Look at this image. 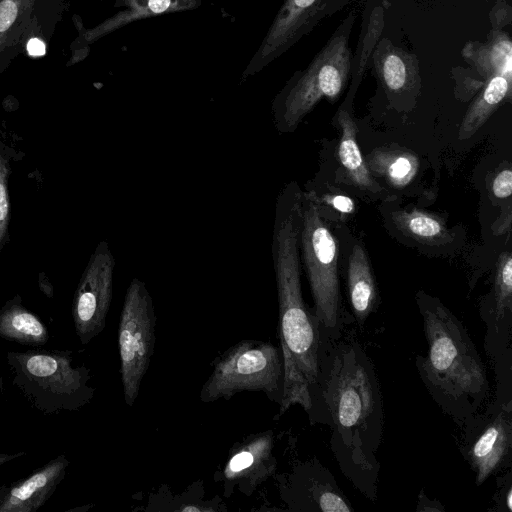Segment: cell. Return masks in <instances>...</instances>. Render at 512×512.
Returning <instances> with one entry per match:
<instances>
[{"label": "cell", "mask_w": 512, "mask_h": 512, "mask_svg": "<svg viewBox=\"0 0 512 512\" xmlns=\"http://www.w3.org/2000/svg\"><path fill=\"white\" fill-rule=\"evenodd\" d=\"M320 386L341 472L367 499L377 498L383 399L374 363L352 336L322 337Z\"/></svg>", "instance_id": "obj_1"}, {"label": "cell", "mask_w": 512, "mask_h": 512, "mask_svg": "<svg viewBox=\"0 0 512 512\" xmlns=\"http://www.w3.org/2000/svg\"><path fill=\"white\" fill-rule=\"evenodd\" d=\"M302 193L291 182L276 201L272 233V262L278 298L279 340L284 387L279 412L300 405L311 424H330L320 386V323L306 306L301 289L299 235Z\"/></svg>", "instance_id": "obj_2"}, {"label": "cell", "mask_w": 512, "mask_h": 512, "mask_svg": "<svg viewBox=\"0 0 512 512\" xmlns=\"http://www.w3.org/2000/svg\"><path fill=\"white\" fill-rule=\"evenodd\" d=\"M427 341L416 356L420 378L437 405L457 423L478 413L489 396L484 363L463 323L438 299L417 294Z\"/></svg>", "instance_id": "obj_3"}, {"label": "cell", "mask_w": 512, "mask_h": 512, "mask_svg": "<svg viewBox=\"0 0 512 512\" xmlns=\"http://www.w3.org/2000/svg\"><path fill=\"white\" fill-rule=\"evenodd\" d=\"M6 362L12 385L45 415L78 411L95 395L90 368L72 350L9 351Z\"/></svg>", "instance_id": "obj_4"}, {"label": "cell", "mask_w": 512, "mask_h": 512, "mask_svg": "<svg viewBox=\"0 0 512 512\" xmlns=\"http://www.w3.org/2000/svg\"><path fill=\"white\" fill-rule=\"evenodd\" d=\"M299 248L322 337L339 339L347 325L338 278V243L324 222L314 192L302 193Z\"/></svg>", "instance_id": "obj_5"}, {"label": "cell", "mask_w": 512, "mask_h": 512, "mask_svg": "<svg viewBox=\"0 0 512 512\" xmlns=\"http://www.w3.org/2000/svg\"><path fill=\"white\" fill-rule=\"evenodd\" d=\"M212 371L200 390V401L229 400L249 391L262 392L281 403L284 367L280 346L268 341L241 340L211 362Z\"/></svg>", "instance_id": "obj_6"}, {"label": "cell", "mask_w": 512, "mask_h": 512, "mask_svg": "<svg viewBox=\"0 0 512 512\" xmlns=\"http://www.w3.org/2000/svg\"><path fill=\"white\" fill-rule=\"evenodd\" d=\"M350 67L348 34H335L310 65L295 73L273 99L276 130L280 134L293 132L322 98L337 99L346 85Z\"/></svg>", "instance_id": "obj_7"}, {"label": "cell", "mask_w": 512, "mask_h": 512, "mask_svg": "<svg viewBox=\"0 0 512 512\" xmlns=\"http://www.w3.org/2000/svg\"><path fill=\"white\" fill-rule=\"evenodd\" d=\"M156 343V315L144 281L133 278L126 290L118 325L120 376L124 402L132 407L139 395Z\"/></svg>", "instance_id": "obj_8"}, {"label": "cell", "mask_w": 512, "mask_h": 512, "mask_svg": "<svg viewBox=\"0 0 512 512\" xmlns=\"http://www.w3.org/2000/svg\"><path fill=\"white\" fill-rule=\"evenodd\" d=\"M464 437L460 450L475 473L477 486L491 475L510 466L512 448V403L493 402L483 413L462 423Z\"/></svg>", "instance_id": "obj_9"}, {"label": "cell", "mask_w": 512, "mask_h": 512, "mask_svg": "<svg viewBox=\"0 0 512 512\" xmlns=\"http://www.w3.org/2000/svg\"><path fill=\"white\" fill-rule=\"evenodd\" d=\"M116 260L106 241L92 253L72 303V318L81 344L87 345L105 328L113 294Z\"/></svg>", "instance_id": "obj_10"}, {"label": "cell", "mask_w": 512, "mask_h": 512, "mask_svg": "<svg viewBox=\"0 0 512 512\" xmlns=\"http://www.w3.org/2000/svg\"><path fill=\"white\" fill-rule=\"evenodd\" d=\"M273 430L250 434L231 447L228 458L216 474L223 487L222 496L229 498L238 491L245 496L275 475L277 460L274 455Z\"/></svg>", "instance_id": "obj_11"}, {"label": "cell", "mask_w": 512, "mask_h": 512, "mask_svg": "<svg viewBox=\"0 0 512 512\" xmlns=\"http://www.w3.org/2000/svg\"><path fill=\"white\" fill-rule=\"evenodd\" d=\"M282 500L292 511L351 512L353 507L331 472L317 459L296 465L281 475Z\"/></svg>", "instance_id": "obj_12"}, {"label": "cell", "mask_w": 512, "mask_h": 512, "mask_svg": "<svg viewBox=\"0 0 512 512\" xmlns=\"http://www.w3.org/2000/svg\"><path fill=\"white\" fill-rule=\"evenodd\" d=\"M324 0H284L257 51L244 69L241 81L261 72L281 56L312 26Z\"/></svg>", "instance_id": "obj_13"}, {"label": "cell", "mask_w": 512, "mask_h": 512, "mask_svg": "<svg viewBox=\"0 0 512 512\" xmlns=\"http://www.w3.org/2000/svg\"><path fill=\"white\" fill-rule=\"evenodd\" d=\"M486 326L484 349L492 362L512 353V257L503 252L499 258L492 298L481 308Z\"/></svg>", "instance_id": "obj_14"}, {"label": "cell", "mask_w": 512, "mask_h": 512, "mask_svg": "<svg viewBox=\"0 0 512 512\" xmlns=\"http://www.w3.org/2000/svg\"><path fill=\"white\" fill-rule=\"evenodd\" d=\"M70 461L64 454L51 459L25 478L0 487V512H36L64 480Z\"/></svg>", "instance_id": "obj_15"}, {"label": "cell", "mask_w": 512, "mask_h": 512, "mask_svg": "<svg viewBox=\"0 0 512 512\" xmlns=\"http://www.w3.org/2000/svg\"><path fill=\"white\" fill-rule=\"evenodd\" d=\"M202 0H115L114 7L122 8L112 17L82 34V44L89 45L103 36L132 22L163 14L194 10Z\"/></svg>", "instance_id": "obj_16"}, {"label": "cell", "mask_w": 512, "mask_h": 512, "mask_svg": "<svg viewBox=\"0 0 512 512\" xmlns=\"http://www.w3.org/2000/svg\"><path fill=\"white\" fill-rule=\"evenodd\" d=\"M347 288L353 317L362 327L377 306L378 292L369 258L359 244L349 256Z\"/></svg>", "instance_id": "obj_17"}, {"label": "cell", "mask_w": 512, "mask_h": 512, "mask_svg": "<svg viewBox=\"0 0 512 512\" xmlns=\"http://www.w3.org/2000/svg\"><path fill=\"white\" fill-rule=\"evenodd\" d=\"M0 337L21 345L40 347L49 340V331L42 320L26 309L18 296L0 309Z\"/></svg>", "instance_id": "obj_18"}, {"label": "cell", "mask_w": 512, "mask_h": 512, "mask_svg": "<svg viewBox=\"0 0 512 512\" xmlns=\"http://www.w3.org/2000/svg\"><path fill=\"white\" fill-rule=\"evenodd\" d=\"M340 127L338 159L348 180L361 189L378 192L380 185L374 181L357 142V126L351 115L345 110H339L336 115Z\"/></svg>", "instance_id": "obj_19"}, {"label": "cell", "mask_w": 512, "mask_h": 512, "mask_svg": "<svg viewBox=\"0 0 512 512\" xmlns=\"http://www.w3.org/2000/svg\"><path fill=\"white\" fill-rule=\"evenodd\" d=\"M367 167L370 173L383 177L392 186L403 188L416 176L419 162L408 150L381 148L370 154Z\"/></svg>", "instance_id": "obj_20"}, {"label": "cell", "mask_w": 512, "mask_h": 512, "mask_svg": "<svg viewBox=\"0 0 512 512\" xmlns=\"http://www.w3.org/2000/svg\"><path fill=\"white\" fill-rule=\"evenodd\" d=\"M511 81L496 75L488 79L479 96L473 101L463 117L459 128V139L466 140L485 124L499 104L510 94Z\"/></svg>", "instance_id": "obj_21"}, {"label": "cell", "mask_w": 512, "mask_h": 512, "mask_svg": "<svg viewBox=\"0 0 512 512\" xmlns=\"http://www.w3.org/2000/svg\"><path fill=\"white\" fill-rule=\"evenodd\" d=\"M395 226L408 237L425 244L447 243L451 233L445 222L437 215L419 210H398L393 212Z\"/></svg>", "instance_id": "obj_22"}, {"label": "cell", "mask_w": 512, "mask_h": 512, "mask_svg": "<svg viewBox=\"0 0 512 512\" xmlns=\"http://www.w3.org/2000/svg\"><path fill=\"white\" fill-rule=\"evenodd\" d=\"M375 65L383 85L391 93H401L415 82V59L396 47L381 49Z\"/></svg>", "instance_id": "obj_23"}, {"label": "cell", "mask_w": 512, "mask_h": 512, "mask_svg": "<svg viewBox=\"0 0 512 512\" xmlns=\"http://www.w3.org/2000/svg\"><path fill=\"white\" fill-rule=\"evenodd\" d=\"M204 495L203 481L194 482L181 495L174 497L167 496L166 493L159 488L155 494L149 497V511H194V512H218L225 511L222 508L223 502L219 496L213 500H203Z\"/></svg>", "instance_id": "obj_24"}, {"label": "cell", "mask_w": 512, "mask_h": 512, "mask_svg": "<svg viewBox=\"0 0 512 512\" xmlns=\"http://www.w3.org/2000/svg\"><path fill=\"white\" fill-rule=\"evenodd\" d=\"M468 55H471L479 72L487 79L500 75L511 81L512 44L505 33H497L492 40L480 44Z\"/></svg>", "instance_id": "obj_25"}, {"label": "cell", "mask_w": 512, "mask_h": 512, "mask_svg": "<svg viewBox=\"0 0 512 512\" xmlns=\"http://www.w3.org/2000/svg\"><path fill=\"white\" fill-rule=\"evenodd\" d=\"M36 0H0V53L14 45Z\"/></svg>", "instance_id": "obj_26"}, {"label": "cell", "mask_w": 512, "mask_h": 512, "mask_svg": "<svg viewBox=\"0 0 512 512\" xmlns=\"http://www.w3.org/2000/svg\"><path fill=\"white\" fill-rule=\"evenodd\" d=\"M8 163L5 158L0 155V248L6 238L8 225L10 204L8 197Z\"/></svg>", "instance_id": "obj_27"}, {"label": "cell", "mask_w": 512, "mask_h": 512, "mask_svg": "<svg viewBox=\"0 0 512 512\" xmlns=\"http://www.w3.org/2000/svg\"><path fill=\"white\" fill-rule=\"evenodd\" d=\"M492 192L497 198H508L512 193V171L510 168L503 169L494 178Z\"/></svg>", "instance_id": "obj_28"}, {"label": "cell", "mask_w": 512, "mask_h": 512, "mask_svg": "<svg viewBox=\"0 0 512 512\" xmlns=\"http://www.w3.org/2000/svg\"><path fill=\"white\" fill-rule=\"evenodd\" d=\"M322 201L342 214H351L355 210L354 201L343 194L325 195Z\"/></svg>", "instance_id": "obj_29"}, {"label": "cell", "mask_w": 512, "mask_h": 512, "mask_svg": "<svg viewBox=\"0 0 512 512\" xmlns=\"http://www.w3.org/2000/svg\"><path fill=\"white\" fill-rule=\"evenodd\" d=\"M500 490L497 492V504L502 507L500 510L507 512L512 511V485H511V471H508L504 476V482L498 484Z\"/></svg>", "instance_id": "obj_30"}, {"label": "cell", "mask_w": 512, "mask_h": 512, "mask_svg": "<svg viewBox=\"0 0 512 512\" xmlns=\"http://www.w3.org/2000/svg\"><path fill=\"white\" fill-rule=\"evenodd\" d=\"M27 51L31 56H40L45 52V45L39 38H32L27 42Z\"/></svg>", "instance_id": "obj_31"}, {"label": "cell", "mask_w": 512, "mask_h": 512, "mask_svg": "<svg viewBox=\"0 0 512 512\" xmlns=\"http://www.w3.org/2000/svg\"><path fill=\"white\" fill-rule=\"evenodd\" d=\"M432 500L428 499L423 490L421 491L418 499L417 511H444L443 507L431 505Z\"/></svg>", "instance_id": "obj_32"}, {"label": "cell", "mask_w": 512, "mask_h": 512, "mask_svg": "<svg viewBox=\"0 0 512 512\" xmlns=\"http://www.w3.org/2000/svg\"><path fill=\"white\" fill-rule=\"evenodd\" d=\"M25 455H26L25 452H19V453H15V454L0 453V465H3L15 458L25 456Z\"/></svg>", "instance_id": "obj_33"}]
</instances>
